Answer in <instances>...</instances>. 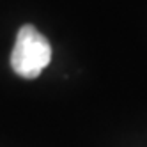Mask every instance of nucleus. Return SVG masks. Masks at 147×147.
<instances>
[{
	"label": "nucleus",
	"instance_id": "f257e3e1",
	"mask_svg": "<svg viewBox=\"0 0 147 147\" xmlns=\"http://www.w3.org/2000/svg\"><path fill=\"white\" fill-rule=\"evenodd\" d=\"M51 59L48 39L32 25H23L16 36V45L11 53V66L22 78H36L41 75Z\"/></svg>",
	"mask_w": 147,
	"mask_h": 147
}]
</instances>
